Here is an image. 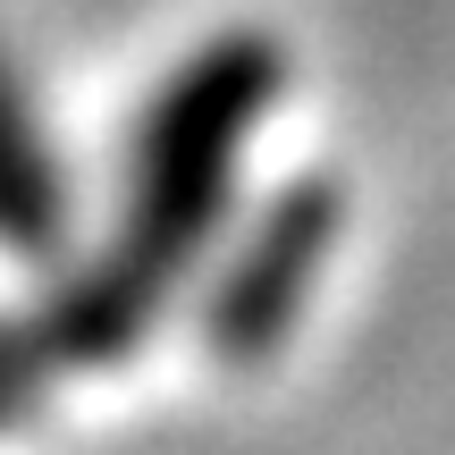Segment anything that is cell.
Instances as JSON below:
<instances>
[{"instance_id": "obj_1", "label": "cell", "mask_w": 455, "mask_h": 455, "mask_svg": "<svg viewBox=\"0 0 455 455\" xmlns=\"http://www.w3.org/2000/svg\"><path fill=\"white\" fill-rule=\"evenodd\" d=\"M321 244H329V195H304V203H287V212L270 220L261 253L244 261V278L228 287V304H220V346H228V355H261V346L287 329L304 278L321 270Z\"/></svg>"}, {"instance_id": "obj_2", "label": "cell", "mask_w": 455, "mask_h": 455, "mask_svg": "<svg viewBox=\"0 0 455 455\" xmlns=\"http://www.w3.org/2000/svg\"><path fill=\"white\" fill-rule=\"evenodd\" d=\"M43 236H60V169H51L17 84L0 76V244H26L34 253Z\"/></svg>"}, {"instance_id": "obj_3", "label": "cell", "mask_w": 455, "mask_h": 455, "mask_svg": "<svg viewBox=\"0 0 455 455\" xmlns=\"http://www.w3.org/2000/svg\"><path fill=\"white\" fill-rule=\"evenodd\" d=\"M9 405H17V363L0 355V422H9Z\"/></svg>"}]
</instances>
